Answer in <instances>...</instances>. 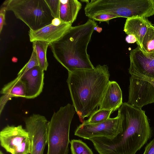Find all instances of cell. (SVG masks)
I'll return each instance as SVG.
<instances>
[{"instance_id": "1", "label": "cell", "mask_w": 154, "mask_h": 154, "mask_svg": "<svg viewBox=\"0 0 154 154\" xmlns=\"http://www.w3.org/2000/svg\"><path fill=\"white\" fill-rule=\"evenodd\" d=\"M118 115L121 131L115 137L89 140L99 154H135L151 137L152 130L142 109L125 102L118 109Z\"/></svg>"}, {"instance_id": "2", "label": "cell", "mask_w": 154, "mask_h": 154, "mask_svg": "<svg viewBox=\"0 0 154 154\" xmlns=\"http://www.w3.org/2000/svg\"><path fill=\"white\" fill-rule=\"evenodd\" d=\"M108 69L98 65L93 69L68 71L66 81L72 105L82 122L99 106L109 81Z\"/></svg>"}, {"instance_id": "3", "label": "cell", "mask_w": 154, "mask_h": 154, "mask_svg": "<svg viewBox=\"0 0 154 154\" xmlns=\"http://www.w3.org/2000/svg\"><path fill=\"white\" fill-rule=\"evenodd\" d=\"M97 25L89 19L84 24L72 26L60 38L50 43L54 56L68 71L94 69L87 48Z\"/></svg>"}, {"instance_id": "4", "label": "cell", "mask_w": 154, "mask_h": 154, "mask_svg": "<svg viewBox=\"0 0 154 154\" xmlns=\"http://www.w3.org/2000/svg\"><path fill=\"white\" fill-rule=\"evenodd\" d=\"M76 112L68 103L54 112L47 126V154H68L70 126Z\"/></svg>"}, {"instance_id": "5", "label": "cell", "mask_w": 154, "mask_h": 154, "mask_svg": "<svg viewBox=\"0 0 154 154\" xmlns=\"http://www.w3.org/2000/svg\"><path fill=\"white\" fill-rule=\"evenodd\" d=\"M2 5L33 31L51 24L54 18L45 0H6Z\"/></svg>"}, {"instance_id": "6", "label": "cell", "mask_w": 154, "mask_h": 154, "mask_svg": "<svg viewBox=\"0 0 154 154\" xmlns=\"http://www.w3.org/2000/svg\"><path fill=\"white\" fill-rule=\"evenodd\" d=\"M1 146L11 154H30L31 142L28 132L22 125H8L0 132Z\"/></svg>"}, {"instance_id": "7", "label": "cell", "mask_w": 154, "mask_h": 154, "mask_svg": "<svg viewBox=\"0 0 154 154\" xmlns=\"http://www.w3.org/2000/svg\"><path fill=\"white\" fill-rule=\"evenodd\" d=\"M121 131L119 116L110 118L105 122L96 124L89 123L84 121L75 130V135L89 140L90 138L104 137L112 139Z\"/></svg>"}, {"instance_id": "8", "label": "cell", "mask_w": 154, "mask_h": 154, "mask_svg": "<svg viewBox=\"0 0 154 154\" xmlns=\"http://www.w3.org/2000/svg\"><path fill=\"white\" fill-rule=\"evenodd\" d=\"M26 129L28 132L31 142L30 154H43L47 143V126L45 117L33 114L24 120Z\"/></svg>"}, {"instance_id": "9", "label": "cell", "mask_w": 154, "mask_h": 154, "mask_svg": "<svg viewBox=\"0 0 154 154\" xmlns=\"http://www.w3.org/2000/svg\"><path fill=\"white\" fill-rule=\"evenodd\" d=\"M127 103L140 109L144 106L154 103V86L147 81L131 75Z\"/></svg>"}, {"instance_id": "10", "label": "cell", "mask_w": 154, "mask_h": 154, "mask_svg": "<svg viewBox=\"0 0 154 154\" xmlns=\"http://www.w3.org/2000/svg\"><path fill=\"white\" fill-rule=\"evenodd\" d=\"M44 71L39 66L33 67L20 76H17L24 83L26 97L33 99L42 92L44 85Z\"/></svg>"}, {"instance_id": "11", "label": "cell", "mask_w": 154, "mask_h": 154, "mask_svg": "<svg viewBox=\"0 0 154 154\" xmlns=\"http://www.w3.org/2000/svg\"><path fill=\"white\" fill-rule=\"evenodd\" d=\"M129 58V69L154 78V57L144 54L137 46L130 51Z\"/></svg>"}, {"instance_id": "12", "label": "cell", "mask_w": 154, "mask_h": 154, "mask_svg": "<svg viewBox=\"0 0 154 154\" xmlns=\"http://www.w3.org/2000/svg\"><path fill=\"white\" fill-rule=\"evenodd\" d=\"M70 23H62L58 26L50 24L35 31L29 29V35L30 42L39 41L54 42L60 38L72 26Z\"/></svg>"}, {"instance_id": "13", "label": "cell", "mask_w": 154, "mask_h": 154, "mask_svg": "<svg viewBox=\"0 0 154 154\" xmlns=\"http://www.w3.org/2000/svg\"><path fill=\"white\" fill-rule=\"evenodd\" d=\"M123 103L122 92L119 85L115 81H109L99 105V109L114 112Z\"/></svg>"}, {"instance_id": "14", "label": "cell", "mask_w": 154, "mask_h": 154, "mask_svg": "<svg viewBox=\"0 0 154 154\" xmlns=\"http://www.w3.org/2000/svg\"><path fill=\"white\" fill-rule=\"evenodd\" d=\"M152 24L146 17L127 18L123 30L127 35H132L136 38L137 46L140 48L143 38L148 28Z\"/></svg>"}, {"instance_id": "15", "label": "cell", "mask_w": 154, "mask_h": 154, "mask_svg": "<svg viewBox=\"0 0 154 154\" xmlns=\"http://www.w3.org/2000/svg\"><path fill=\"white\" fill-rule=\"evenodd\" d=\"M82 6L81 2L77 0H60L59 18L62 22L72 23Z\"/></svg>"}, {"instance_id": "16", "label": "cell", "mask_w": 154, "mask_h": 154, "mask_svg": "<svg viewBox=\"0 0 154 154\" xmlns=\"http://www.w3.org/2000/svg\"><path fill=\"white\" fill-rule=\"evenodd\" d=\"M0 93L9 100L13 97H26V87L24 83L18 76L5 85Z\"/></svg>"}, {"instance_id": "17", "label": "cell", "mask_w": 154, "mask_h": 154, "mask_svg": "<svg viewBox=\"0 0 154 154\" xmlns=\"http://www.w3.org/2000/svg\"><path fill=\"white\" fill-rule=\"evenodd\" d=\"M140 49L144 54L154 57V26L152 24L149 27L144 35Z\"/></svg>"}, {"instance_id": "18", "label": "cell", "mask_w": 154, "mask_h": 154, "mask_svg": "<svg viewBox=\"0 0 154 154\" xmlns=\"http://www.w3.org/2000/svg\"><path fill=\"white\" fill-rule=\"evenodd\" d=\"M32 46L35 47L39 66L44 71H46L48 64L47 59L46 52L50 43L45 42L36 41L33 42Z\"/></svg>"}, {"instance_id": "19", "label": "cell", "mask_w": 154, "mask_h": 154, "mask_svg": "<svg viewBox=\"0 0 154 154\" xmlns=\"http://www.w3.org/2000/svg\"><path fill=\"white\" fill-rule=\"evenodd\" d=\"M113 112L112 110L105 109H97L90 116L86 122L91 124H96L103 122L110 118L111 114Z\"/></svg>"}, {"instance_id": "20", "label": "cell", "mask_w": 154, "mask_h": 154, "mask_svg": "<svg viewBox=\"0 0 154 154\" xmlns=\"http://www.w3.org/2000/svg\"><path fill=\"white\" fill-rule=\"evenodd\" d=\"M72 154H94L87 145L80 140H72L70 142Z\"/></svg>"}, {"instance_id": "21", "label": "cell", "mask_w": 154, "mask_h": 154, "mask_svg": "<svg viewBox=\"0 0 154 154\" xmlns=\"http://www.w3.org/2000/svg\"><path fill=\"white\" fill-rule=\"evenodd\" d=\"M32 51L29 60L19 72L17 76H20L33 67L39 66V63L35 47L32 46Z\"/></svg>"}, {"instance_id": "22", "label": "cell", "mask_w": 154, "mask_h": 154, "mask_svg": "<svg viewBox=\"0 0 154 154\" xmlns=\"http://www.w3.org/2000/svg\"><path fill=\"white\" fill-rule=\"evenodd\" d=\"M54 18H59L60 0H45Z\"/></svg>"}, {"instance_id": "23", "label": "cell", "mask_w": 154, "mask_h": 154, "mask_svg": "<svg viewBox=\"0 0 154 154\" xmlns=\"http://www.w3.org/2000/svg\"><path fill=\"white\" fill-rule=\"evenodd\" d=\"M117 17H118L115 15L101 14L93 15L89 18L92 20L98 21L100 22H105L109 24V20Z\"/></svg>"}, {"instance_id": "24", "label": "cell", "mask_w": 154, "mask_h": 154, "mask_svg": "<svg viewBox=\"0 0 154 154\" xmlns=\"http://www.w3.org/2000/svg\"><path fill=\"white\" fill-rule=\"evenodd\" d=\"M7 11L6 8L2 5L0 9V33H1L3 26L5 25V15Z\"/></svg>"}, {"instance_id": "25", "label": "cell", "mask_w": 154, "mask_h": 154, "mask_svg": "<svg viewBox=\"0 0 154 154\" xmlns=\"http://www.w3.org/2000/svg\"><path fill=\"white\" fill-rule=\"evenodd\" d=\"M128 71L131 75L136 76L142 79L147 81L150 82L154 86V78L144 76L131 69H128Z\"/></svg>"}, {"instance_id": "26", "label": "cell", "mask_w": 154, "mask_h": 154, "mask_svg": "<svg viewBox=\"0 0 154 154\" xmlns=\"http://www.w3.org/2000/svg\"><path fill=\"white\" fill-rule=\"evenodd\" d=\"M143 154H154V138L146 145Z\"/></svg>"}, {"instance_id": "27", "label": "cell", "mask_w": 154, "mask_h": 154, "mask_svg": "<svg viewBox=\"0 0 154 154\" xmlns=\"http://www.w3.org/2000/svg\"><path fill=\"white\" fill-rule=\"evenodd\" d=\"M125 40L128 43H134L137 42L136 38L132 35H128L125 38Z\"/></svg>"}, {"instance_id": "28", "label": "cell", "mask_w": 154, "mask_h": 154, "mask_svg": "<svg viewBox=\"0 0 154 154\" xmlns=\"http://www.w3.org/2000/svg\"><path fill=\"white\" fill-rule=\"evenodd\" d=\"M62 23L59 18H54L52 20L51 24L55 26H58Z\"/></svg>"}, {"instance_id": "29", "label": "cell", "mask_w": 154, "mask_h": 154, "mask_svg": "<svg viewBox=\"0 0 154 154\" xmlns=\"http://www.w3.org/2000/svg\"><path fill=\"white\" fill-rule=\"evenodd\" d=\"M94 30L96 31L97 32H100L102 30V28H101L98 27V26L97 25L94 28Z\"/></svg>"}, {"instance_id": "30", "label": "cell", "mask_w": 154, "mask_h": 154, "mask_svg": "<svg viewBox=\"0 0 154 154\" xmlns=\"http://www.w3.org/2000/svg\"><path fill=\"white\" fill-rule=\"evenodd\" d=\"M17 58L15 57H13L12 59V61L13 62H16L17 61Z\"/></svg>"}, {"instance_id": "31", "label": "cell", "mask_w": 154, "mask_h": 154, "mask_svg": "<svg viewBox=\"0 0 154 154\" xmlns=\"http://www.w3.org/2000/svg\"><path fill=\"white\" fill-rule=\"evenodd\" d=\"M0 154H4L3 153V152L1 151H0Z\"/></svg>"}, {"instance_id": "32", "label": "cell", "mask_w": 154, "mask_h": 154, "mask_svg": "<svg viewBox=\"0 0 154 154\" xmlns=\"http://www.w3.org/2000/svg\"><path fill=\"white\" fill-rule=\"evenodd\" d=\"M152 25L154 26V24H152Z\"/></svg>"}]
</instances>
